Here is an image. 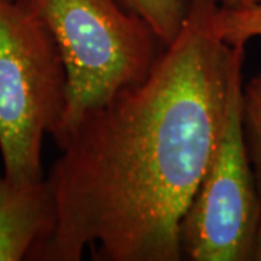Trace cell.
Here are the masks:
<instances>
[{
    "mask_svg": "<svg viewBox=\"0 0 261 261\" xmlns=\"http://www.w3.org/2000/svg\"><path fill=\"white\" fill-rule=\"evenodd\" d=\"M215 0H187L177 37L148 77L56 141L57 219L37 261H180V226L224 126L231 45Z\"/></svg>",
    "mask_w": 261,
    "mask_h": 261,
    "instance_id": "6da1fadb",
    "label": "cell"
},
{
    "mask_svg": "<svg viewBox=\"0 0 261 261\" xmlns=\"http://www.w3.org/2000/svg\"><path fill=\"white\" fill-rule=\"evenodd\" d=\"M56 41L65 70L58 140L87 113L142 83L160 53L154 31L121 0H22Z\"/></svg>",
    "mask_w": 261,
    "mask_h": 261,
    "instance_id": "7a4b0ae2",
    "label": "cell"
},
{
    "mask_svg": "<svg viewBox=\"0 0 261 261\" xmlns=\"http://www.w3.org/2000/svg\"><path fill=\"white\" fill-rule=\"evenodd\" d=\"M65 86L45 23L22 0H0V157L10 180L44 177L42 142L61 125Z\"/></svg>",
    "mask_w": 261,
    "mask_h": 261,
    "instance_id": "3957f363",
    "label": "cell"
},
{
    "mask_svg": "<svg viewBox=\"0 0 261 261\" xmlns=\"http://www.w3.org/2000/svg\"><path fill=\"white\" fill-rule=\"evenodd\" d=\"M244 58L245 44L231 45L224 126L180 226L186 260H251L261 222V196L244 132Z\"/></svg>",
    "mask_w": 261,
    "mask_h": 261,
    "instance_id": "277c9868",
    "label": "cell"
},
{
    "mask_svg": "<svg viewBox=\"0 0 261 261\" xmlns=\"http://www.w3.org/2000/svg\"><path fill=\"white\" fill-rule=\"evenodd\" d=\"M56 199L47 177L13 181L0 173V261L31 260L54 231Z\"/></svg>",
    "mask_w": 261,
    "mask_h": 261,
    "instance_id": "5b68a950",
    "label": "cell"
},
{
    "mask_svg": "<svg viewBox=\"0 0 261 261\" xmlns=\"http://www.w3.org/2000/svg\"><path fill=\"white\" fill-rule=\"evenodd\" d=\"M121 3L148 23L163 47L177 37L187 12V0H121Z\"/></svg>",
    "mask_w": 261,
    "mask_h": 261,
    "instance_id": "8992f818",
    "label": "cell"
},
{
    "mask_svg": "<svg viewBox=\"0 0 261 261\" xmlns=\"http://www.w3.org/2000/svg\"><path fill=\"white\" fill-rule=\"evenodd\" d=\"M215 34L228 45L247 44L251 38L261 37V5L245 8L216 6L212 16Z\"/></svg>",
    "mask_w": 261,
    "mask_h": 261,
    "instance_id": "52a82bcc",
    "label": "cell"
},
{
    "mask_svg": "<svg viewBox=\"0 0 261 261\" xmlns=\"http://www.w3.org/2000/svg\"><path fill=\"white\" fill-rule=\"evenodd\" d=\"M243 123L252 171L261 196V73L244 84Z\"/></svg>",
    "mask_w": 261,
    "mask_h": 261,
    "instance_id": "ba28073f",
    "label": "cell"
},
{
    "mask_svg": "<svg viewBox=\"0 0 261 261\" xmlns=\"http://www.w3.org/2000/svg\"><path fill=\"white\" fill-rule=\"evenodd\" d=\"M222 8H245L252 5H261V0H215Z\"/></svg>",
    "mask_w": 261,
    "mask_h": 261,
    "instance_id": "9c48e42d",
    "label": "cell"
},
{
    "mask_svg": "<svg viewBox=\"0 0 261 261\" xmlns=\"http://www.w3.org/2000/svg\"><path fill=\"white\" fill-rule=\"evenodd\" d=\"M251 260L261 261V222H260V226H258V231H257V235H255L254 247H252Z\"/></svg>",
    "mask_w": 261,
    "mask_h": 261,
    "instance_id": "30bf717a",
    "label": "cell"
}]
</instances>
